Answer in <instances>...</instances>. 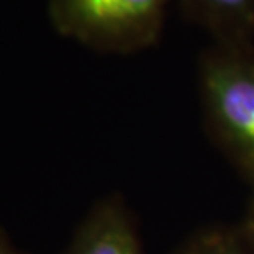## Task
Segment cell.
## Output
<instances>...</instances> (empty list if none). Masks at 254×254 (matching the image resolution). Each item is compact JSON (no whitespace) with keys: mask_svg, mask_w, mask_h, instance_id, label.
Segmentation results:
<instances>
[{"mask_svg":"<svg viewBox=\"0 0 254 254\" xmlns=\"http://www.w3.org/2000/svg\"><path fill=\"white\" fill-rule=\"evenodd\" d=\"M0 254H21L15 250V248L12 246V243L3 236L2 231H0Z\"/></svg>","mask_w":254,"mask_h":254,"instance_id":"7","label":"cell"},{"mask_svg":"<svg viewBox=\"0 0 254 254\" xmlns=\"http://www.w3.org/2000/svg\"><path fill=\"white\" fill-rule=\"evenodd\" d=\"M176 254H254L238 226L202 230L187 240Z\"/></svg>","mask_w":254,"mask_h":254,"instance_id":"5","label":"cell"},{"mask_svg":"<svg viewBox=\"0 0 254 254\" xmlns=\"http://www.w3.org/2000/svg\"><path fill=\"white\" fill-rule=\"evenodd\" d=\"M251 198L248 202L245 217H243L241 223L238 225V230L245 238V241L248 243V246L251 248L254 253V190H251Z\"/></svg>","mask_w":254,"mask_h":254,"instance_id":"6","label":"cell"},{"mask_svg":"<svg viewBox=\"0 0 254 254\" xmlns=\"http://www.w3.org/2000/svg\"><path fill=\"white\" fill-rule=\"evenodd\" d=\"M61 254H144V250L127 205L112 197L90 210Z\"/></svg>","mask_w":254,"mask_h":254,"instance_id":"3","label":"cell"},{"mask_svg":"<svg viewBox=\"0 0 254 254\" xmlns=\"http://www.w3.org/2000/svg\"><path fill=\"white\" fill-rule=\"evenodd\" d=\"M190 20L223 45H253L254 0H181Z\"/></svg>","mask_w":254,"mask_h":254,"instance_id":"4","label":"cell"},{"mask_svg":"<svg viewBox=\"0 0 254 254\" xmlns=\"http://www.w3.org/2000/svg\"><path fill=\"white\" fill-rule=\"evenodd\" d=\"M200 100L215 143L254 190V45H215L198 67Z\"/></svg>","mask_w":254,"mask_h":254,"instance_id":"1","label":"cell"},{"mask_svg":"<svg viewBox=\"0 0 254 254\" xmlns=\"http://www.w3.org/2000/svg\"><path fill=\"white\" fill-rule=\"evenodd\" d=\"M169 0H48L59 35L97 51L129 55L159 40Z\"/></svg>","mask_w":254,"mask_h":254,"instance_id":"2","label":"cell"}]
</instances>
